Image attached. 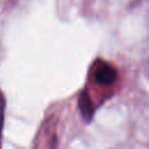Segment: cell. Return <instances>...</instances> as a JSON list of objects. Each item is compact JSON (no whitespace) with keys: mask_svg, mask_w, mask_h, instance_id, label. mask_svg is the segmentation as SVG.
Segmentation results:
<instances>
[{"mask_svg":"<svg viewBox=\"0 0 149 149\" xmlns=\"http://www.w3.org/2000/svg\"><path fill=\"white\" fill-rule=\"evenodd\" d=\"M93 77L95 83L101 86H109L112 85L118 78L116 69L107 62H99L94 69Z\"/></svg>","mask_w":149,"mask_h":149,"instance_id":"6da1fadb","label":"cell"},{"mask_svg":"<svg viewBox=\"0 0 149 149\" xmlns=\"http://www.w3.org/2000/svg\"><path fill=\"white\" fill-rule=\"evenodd\" d=\"M78 109H79L80 115L84 121L90 122L92 120L93 113H94V107H93L92 99L86 90H83L78 95Z\"/></svg>","mask_w":149,"mask_h":149,"instance_id":"7a4b0ae2","label":"cell"}]
</instances>
